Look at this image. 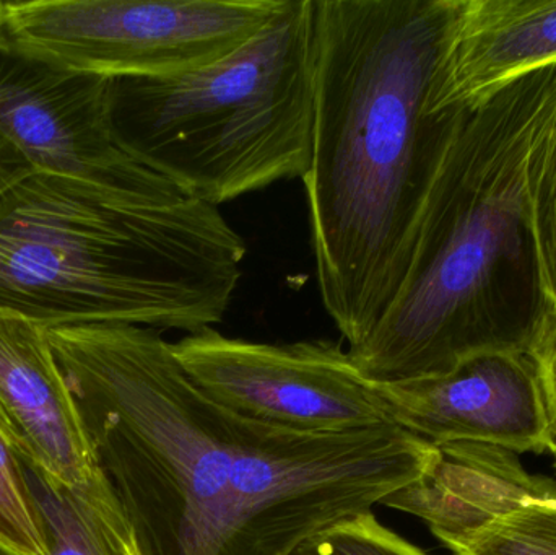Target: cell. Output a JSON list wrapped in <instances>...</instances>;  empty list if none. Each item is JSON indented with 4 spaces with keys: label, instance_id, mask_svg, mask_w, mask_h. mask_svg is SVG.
Returning a JSON list of instances; mask_svg holds the SVG:
<instances>
[{
    "label": "cell",
    "instance_id": "obj_5",
    "mask_svg": "<svg viewBox=\"0 0 556 555\" xmlns=\"http://www.w3.org/2000/svg\"><path fill=\"white\" fill-rule=\"evenodd\" d=\"M314 88V0H281L273 20L220 61L113 80L111 119L132 159L218 207L306 175Z\"/></svg>",
    "mask_w": 556,
    "mask_h": 555
},
{
    "label": "cell",
    "instance_id": "obj_13",
    "mask_svg": "<svg viewBox=\"0 0 556 555\" xmlns=\"http://www.w3.org/2000/svg\"><path fill=\"white\" fill-rule=\"evenodd\" d=\"M22 463L49 555H127L136 533L104 469L84 484L65 485Z\"/></svg>",
    "mask_w": 556,
    "mask_h": 555
},
{
    "label": "cell",
    "instance_id": "obj_14",
    "mask_svg": "<svg viewBox=\"0 0 556 555\" xmlns=\"http://www.w3.org/2000/svg\"><path fill=\"white\" fill-rule=\"evenodd\" d=\"M528 191L545 287L556 305V78L529 150Z\"/></svg>",
    "mask_w": 556,
    "mask_h": 555
},
{
    "label": "cell",
    "instance_id": "obj_20",
    "mask_svg": "<svg viewBox=\"0 0 556 555\" xmlns=\"http://www.w3.org/2000/svg\"><path fill=\"white\" fill-rule=\"evenodd\" d=\"M127 555H142L140 554L139 546H137V541L130 544L129 550H127Z\"/></svg>",
    "mask_w": 556,
    "mask_h": 555
},
{
    "label": "cell",
    "instance_id": "obj_18",
    "mask_svg": "<svg viewBox=\"0 0 556 555\" xmlns=\"http://www.w3.org/2000/svg\"><path fill=\"white\" fill-rule=\"evenodd\" d=\"M531 357L541 375L556 436V305Z\"/></svg>",
    "mask_w": 556,
    "mask_h": 555
},
{
    "label": "cell",
    "instance_id": "obj_11",
    "mask_svg": "<svg viewBox=\"0 0 556 555\" xmlns=\"http://www.w3.org/2000/svg\"><path fill=\"white\" fill-rule=\"evenodd\" d=\"M548 67H556V0H456L431 111L466 110Z\"/></svg>",
    "mask_w": 556,
    "mask_h": 555
},
{
    "label": "cell",
    "instance_id": "obj_19",
    "mask_svg": "<svg viewBox=\"0 0 556 555\" xmlns=\"http://www.w3.org/2000/svg\"><path fill=\"white\" fill-rule=\"evenodd\" d=\"M31 169L25 156L0 137V198Z\"/></svg>",
    "mask_w": 556,
    "mask_h": 555
},
{
    "label": "cell",
    "instance_id": "obj_12",
    "mask_svg": "<svg viewBox=\"0 0 556 555\" xmlns=\"http://www.w3.org/2000/svg\"><path fill=\"white\" fill-rule=\"evenodd\" d=\"M434 446L430 468L381 505L420 518L450 551L525 505L556 502V482L526 471L511 450L479 442Z\"/></svg>",
    "mask_w": 556,
    "mask_h": 555
},
{
    "label": "cell",
    "instance_id": "obj_22",
    "mask_svg": "<svg viewBox=\"0 0 556 555\" xmlns=\"http://www.w3.org/2000/svg\"><path fill=\"white\" fill-rule=\"evenodd\" d=\"M556 453V452H555Z\"/></svg>",
    "mask_w": 556,
    "mask_h": 555
},
{
    "label": "cell",
    "instance_id": "obj_17",
    "mask_svg": "<svg viewBox=\"0 0 556 555\" xmlns=\"http://www.w3.org/2000/svg\"><path fill=\"white\" fill-rule=\"evenodd\" d=\"M291 555H430L395 531L371 510L343 518L304 541Z\"/></svg>",
    "mask_w": 556,
    "mask_h": 555
},
{
    "label": "cell",
    "instance_id": "obj_10",
    "mask_svg": "<svg viewBox=\"0 0 556 555\" xmlns=\"http://www.w3.org/2000/svg\"><path fill=\"white\" fill-rule=\"evenodd\" d=\"M0 436L22 462L61 484H84L103 469L48 328L2 306Z\"/></svg>",
    "mask_w": 556,
    "mask_h": 555
},
{
    "label": "cell",
    "instance_id": "obj_1",
    "mask_svg": "<svg viewBox=\"0 0 556 555\" xmlns=\"http://www.w3.org/2000/svg\"><path fill=\"white\" fill-rule=\"evenodd\" d=\"M48 332L142 555H291L437 458L395 424L304 433L240 416L192 383L155 329Z\"/></svg>",
    "mask_w": 556,
    "mask_h": 555
},
{
    "label": "cell",
    "instance_id": "obj_3",
    "mask_svg": "<svg viewBox=\"0 0 556 555\" xmlns=\"http://www.w3.org/2000/svg\"><path fill=\"white\" fill-rule=\"evenodd\" d=\"M556 67L466 108L428 195L407 273L349 349L371 383L420 380L483 352L532 355L555 310L539 257L528 160Z\"/></svg>",
    "mask_w": 556,
    "mask_h": 555
},
{
    "label": "cell",
    "instance_id": "obj_16",
    "mask_svg": "<svg viewBox=\"0 0 556 555\" xmlns=\"http://www.w3.org/2000/svg\"><path fill=\"white\" fill-rule=\"evenodd\" d=\"M454 555H556V502H534L498 518Z\"/></svg>",
    "mask_w": 556,
    "mask_h": 555
},
{
    "label": "cell",
    "instance_id": "obj_8",
    "mask_svg": "<svg viewBox=\"0 0 556 555\" xmlns=\"http://www.w3.org/2000/svg\"><path fill=\"white\" fill-rule=\"evenodd\" d=\"M111 85L0 54V137L39 172L179 191L117 142Z\"/></svg>",
    "mask_w": 556,
    "mask_h": 555
},
{
    "label": "cell",
    "instance_id": "obj_15",
    "mask_svg": "<svg viewBox=\"0 0 556 555\" xmlns=\"http://www.w3.org/2000/svg\"><path fill=\"white\" fill-rule=\"evenodd\" d=\"M0 551L9 555H49L38 505L22 459L0 436Z\"/></svg>",
    "mask_w": 556,
    "mask_h": 555
},
{
    "label": "cell",
    "instance_id": "obj_4",
    "mask_svg": "<svg viewBox=\"0 0 556 555\" xmlns=\"http://www.w3.org/2000/svg\"><path fill=\"white\" fill-rule=\"evenodd\" d=\"M247 251L217 205L31 169L0 198V306L195 335L224 321Z\"/></svg>",
    "mask_w": 556,
    "mask_h": 555
},
{
    "label": "cell",
    "instance_id": "obj_7",
    "mask_svg": "<svg viewBox=\"0 0 556 555\" xmlns=\"http://www.w3.org/2000/svg\"><path fill=\"white\" fill-rule=\"evenodd\" d=\"M172 349L199 390L248 419L304 433L394 424L378 384L336 342L264 344L212 328L186 335Z\"/></svg>",
    "mask_w": 556,
    "mask_h": 555
},
{
    "label": "cell",
    "instance_id": "obj_6",
    "mask_svg": "<svg viewBox=\"0 0 556 555\" xmlns=\"http://www.w3.org/2000/svg\"><path fill=\"white\" fill-rule=\"evenodd\" d=\"M281 0H0V54L123 80L181 74L227 58Z\"/></svg>",
    "mask_w": 556,
    "mask_h": 555
},
{
    "label": "cell",
    "instance_id": "obj_9",
    "mask_svg": "<svg viewBox=\"0 0 556 555\" xmlns=\"http://www.w3.org/2000/svg\"><path fill=\"white\" fill-rule=\"evenodd\" d=\"M378 388L392 422L431 445L479 442L518 455L556 452L551 409L531 355L483 352L446 374Z\"/></svg>",
    "mask_w": 556,
    "mask_h": 555
},
{
    "label": "cell",
    "instance_id": "obj_2",
    "mask_svg": "<svg viewBox=\"0 0 556 555\" xmlns=\"http://www.w3.org/2000/svg\"><path fill=\"white\" fill-rule=\"evenodd\" d=\"M456 0H314L313 152L303 176L327 315L362 344L394 300L466 110L433 113Z\"/></svg>",
    "mask_w": 556,
    "mask_h": 555
},
{
    "label": "cell",
    "instance_id": "obj_21",
    "mask_svg": "<svg viewBox=\"0 0 556 555\" xmlns=\"http://www.w3.org/2000/svg\"><path fill=\"white\" fill-rule=\"evenodd\" d=\"M0 555H9V554H5V553H3V551H0Z\"/></svg>",
    "mask_w": 556,
    "mask_h": 555
}]
</instances>
